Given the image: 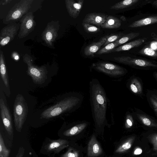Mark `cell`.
Returning <instances> with one entry per match:
<instances>
[{
  "mask_svg": "<svg viewBox=\"0 0 157 157\" xmlns=\"http://www.w3.org/2000/svg\"><path fill=\"white\" fill-rule=\"evenodd\" d=\"M90 101L95 127L96 130L102 131L108 124L106 118L107 97L98 79H93L90 82Z\"/></svg>",
  "mask_w": 157,
  "mask_h": 157,
  "instance_id": "cell-1",
  "label": "cell"
},
{
  "mask_svg": "<svg viewBox=\"0 0 157 157\" xmlns=\"http://www.w3.org/2000/svg\"><path fill=\"white\" fill-rule=\"evenodd\" d=\"M82 95L74 93L66 97L53 105L44 110L41 114L42 118L49 119L57 116L78 107L82 100Z\"/></svg>",
  "mask_w": 157,
  "mask_h": 157,
  "instance_id": "cell-2",
  "label": "cell"
},
{
  "mask_svg": "<svg viewBox=\"0 0 157 157\" xmlns=\"http://www.w3.org/2000/svg\"><path fill=\"white\" fill-rule=\"evenodd\" d=\"M27 104L22 95L18 94L13 105L14 121L16 129L21 132L26 120L28 113Z\"/></svg>",
  "mask_w": 157,
  "mask_h": 157,
  "instance_id": "cell-3",
  "label": "cell"
},
{
  "mask_svg": "<svg viewBox=\"0 0 157 157\" xmlns=\"http://www.w3.org/2000/svg\"><path fill=\"white\" fill-rule=\"evenodd\" d=\"M33 0H21L16 3L3 19V23L6 25L16 23L28 12Z\"/></svg>",
  "mask_w": 157,
  "mask_h": 157,
  "instance_id": "cell-4",
  "label": "cell"
},
{
  "mask_svg": "<svg viewBox=\"0 0 157 157\" xmlns=\"http://www.w3.org/2000/svg\"><path fill=\"white\" fill-rule=\"evenodd\" d=\"M23 58L27 66V74L31 77L33 82L38 84H43L47 77L48 71L46 67H38L33 65L32 57L27 54L23 56Z\"/></svg>",
  "mask_w": 157,
  "mask_h": 157,
  "instance_id": "cell-5",
  "label": "cell"
},
{
  "mask_svg": "<svg viewBox=\"0 0 157 157\" xmlns=\"http://www.w3.org/2000/svg\"><path fill=\"white\" fill-rule=\"evenodd\" d=\"M92 67L95 70L111 76H119L125 72L123 67L107 62L94 63L92 64Z\"/></svg>",
  "mask_w": 157,
  "mask_h": 157,
  "instance_id": "cell-6",
  "label": "cell"
},
{
  "mask_svg": "<svg viewBox=\"0 0 157 157\" xmlns=\"http://www.w3.org/2000/svg\"><path fill=\"white\" fill-rule=\"evenodd\" d=\"M59 26V21L49 22L41 34L42 40L51 48H53V43L58 36Z\"/></svg>",
  "mask_w": 157,
  "mask_h": 157,
  "instance_id": "cell-7",
  "label": "cell"
},
{
  "mask_svg": "<svg viewBox=\"0 0 157 157\" xmlns=\"http://www.w3.org/2000/svg\"><path fill=\"white\" fill-rule=\"evenodd\" d=\"M36 25L33 13L28 12L20 20L18 37L22 39L26 37L34 29Z\"/></svg>",
  "mask_w": 157,
  "mask_h": 157,
  "instance_id": "cell-8",
  "label": "cell"
},
{
  "mask_svg": "<svg viewBox=\"0 0 157 157\" xmlns=\"http://www.w3.org/2000/svg\"><path fill=\"white\" fill-rule=\"evenodd\" d=\"M20 29L19 23L9 24L3 27L0 33V44L4 46L13 40Z\"/></svg>",
  "mask_w": 157,
  "mask_h": 157,
  "instance_id": "cell-9",
  "label": "cell"
},
{
  "mask_svg": "<svg viewBox=\"0 0 157 157\" xmlns=\"http://www.w3.org/2000/svg\"><path fill=\"white\" fill-rule=\"evenodd\" d=\"M114 59L118 62L131 66L157 67V65L150 61L143 59L134 58L129 56L115 57Z\"/></svg>",
  "mask_w": 157,
  "mask_h": 157,
  "instance_id": "cell-10",
  "label": "cell"
},
{
  "mask_svg": "<svg viewBox=\"0 0 157 157\" xmlns=\"http://www.w3.org/2000/svg\"><path fill=\"white\" fill-rule=\"evenodd\" d=\"M0 109L1 118L4 127L10 135H13L12 121L9 110L3 99H0Z\"/></svg>",
  "mask_w": 157,
  "mask_h": 157,
  "instance_id": "cell-11",
  "label": "cell"
},
{
  "mask_svg": "<svg viewBox=\"0 0 157 157\" xmlns=\"http://www.w3.org/2000/svg\"><path fill=\"white\" fill-rule=\"evenodd\" d=\"M103 151L95 135H93L88 143L87 157H99L102 155Z\"/></svg>",
  "mask_w": 157,
  "mask_h": 157,
  "instance_id": "cell-12",
  "label": "cell"
},
{
  "mask_svg": "<svg viewBox=\"0 0 157 157\" xmlns=\"http://www.w3.org/2000/svg\"><path fill=\"white\" fill-rule=\"evenodd\" d=\"M108 15L99 13H91L87 14L82 21L83 23H86L95 25L98 28L105 21Z\"/></svg>",
  "mask_w": 157,
  "mask_h": 157,
  "instance_id": "cell-13",
  "label": "cell"
},
{
  "mask_svg": "<svg viewBox=\"0 0 157 157\" xmlns=\"http://www.w3.org/2000/svg\"><path fill=\"white\" fill-rule=\"evenodd\" d=\"M65 5L69 15L73 18L79 16L82 8L84 0H65Z\"/></svg>",
  "mask_w": 157,
  "mask_h": 157,
  "instance_id": "cell-14",
  "label": "cell"
},
{
  "mask_svg": "<svg viewBox=\"0 0 157 157\" xmlns=\"http://www.w3.org/2000/svg\"><path fill=\"white\" fill-rule=\"evenodd\" d=\"M69 144V142L67 140L60 139L51 140L45 147L48 151L58 153L65 148L68 147Z\"/></svg>",
  "mask_w": 157,
  "mask_h": 157,
  "instance_id": "cell-15",
  "label": "cell"
},
{
  "mask_svg": "<svg viewBox=\"0 0 157 157\" xmlns=\"http://www.w3.org/2000/svg\"><path fill=\"white\" fill-rule=\"evenodd\" d=\"M106 36L101 38L97 42H93L86 46L84 50V54L87 56H93L105 44Z\"/></svg>",
  "mask_w": 157,
  "mask_h": 157,
  "instance_id": "cell-16",
  "label": "cell"
},
{
  "mask_svg": "<svg viewBox=\"0 0 157 157\" xmlns=\"http://www.w3.org/2000/svg\"><path fill=\"white\" fill-rule=\"evenodd\" d=\"M146 39L145 38L139 39L124 44L116 48L111 52L128 50L133 48L138 47L142 44Z\"/></svg>",
  "mask_w": 157,
  "mask_h": 157,
  "instance_id": "cell-17",
  "label": "cell"
},
{
  "mask_svg": "<svg viewBox=\"0 0 157 157\" xmlns=\"http://www.w3.org/2000/svg\"><path fill=\"white\" fill-rule=\"evenodd\" d=\"M87 125V124L86 122L77 124L65 131L63 134L68 137L76 136L84 131Z\"/></svg>",
  "mask_w": 157,
  "mask_h": 157,
  "instance_id": "cell-18",
  "label": "cell"
},
{
  "mask_svg": "<svg viewBox=\"0 0 157 157\" xmlns=\"http://www.w3.org/2000/svg\"><path fill=\"white\" fill-rule=\"evenodd\" d=\"M67 151L60 157H82L84 149L76 144L75 146H69Z\"/></svg>",
  "mask_w": 157,
  "mask_h": 157,
  "instance_id": "cell-19",
  "label": "cell"
},
{
  "mask_svg": "<svg viewBox=\"0 0 157 157\" xmlns=\"http://www.w3.org/2000/svg\"><path fill=\"white\" fill-rule=\"evenodd\" d=\"M121 25V20L117 17L112 15L107 17L105 22L101 27L103 29H114L119 28Z\"/></svg>",
  "mask_w": 157,
  "mask_h": 157,
  "instance_id": "cell-20",
  "label": "cell"
},
{
  "mask_svg": "<svg viewBox=\"0 0 157 157\" xmlns=\"http://www.w3.org/2000/svg\"><path fill=\"white\" fill-rule=\"evenodd\" d=\"M157 23V16H153L136 21L131 24L129 27L137 28Z\"/></svg>",
  "mask_w": 157,
  "mask_h": 157,
  "instance_id": "cell-21",
  "label": "cell"
},
{
  "mask_svg": "<svg viewBox=\"0 0 157 157\" xmlns=\"http://www.w3.org/2000/svg\"><path fill=\"white\" fill-rule=\"evenodd\" d=\"M0 66L1 77L5 86L8 87L9 86L8 78L5 60L3 52L1 50H0Z\"/></svg>",
  "mask_w": 157,
  "mask_h": 157,
  "instance_id": "cell-22",
  "label": "cell"
},
{
  "mask_svg": "<svg viewBox=\"0 0 157 157\" xmlns=\"http://www.w3.org/2000/svg\"><path fill=\"white\" fill-rule=\"evenodd\" d=\"M138 0H125L118 2L110 7L112 10H119L131 6L139 2Z\"/></svg>",
  "mask_w": 157,
  "mask_h": 157,
  "instance_id": "cell-23",
  "label": "cell"
},
{
  "mask_svg": "<svg viewBox=\"0 0 157 157\" xmlns=\"http://www.w3.org/2000/svg\"><path fill=\"white\" fill-rule=\"evenodd\" d=\"M130 89L135 94H140L142 93V85L140 82L136 78L131 80L130 84Z\"/></svg>",
  "mask_w": 157,
  "mask_h": 157,
  "instance_id": "cell-24",
  "label": "cell"
},
{
  "mask_svg": "<svg viewBox=\"0 0 157 157\" xmlns=\"http://www.w3.org/2000/svg\"><path fill=\"white\" fill-rule=\"evenodd\" d=\"M139 35L140 33H131L125 34L122 37L116 41L118 47L137 37Z\"/></svg>",
  "mask_w": 157,
  "mask_h": 157,
  "instance_id": "cell-25",
  "label": "cell"
},
{
  "mask_svg": "<svg viewBox=\"0 0 157 157\" xmlns=\"http://www.w3.org/2000/svg\"><path fill=\"white\" fill-rule=\"evenodd\" d=\"M118 47L116 41L110 43L100 49L96 53L98 55H101L111 52L115 48Z\"/></svg>",
  "mask_w": 157,
  "mask_h": 157,
  "instance_id": "cell-26",
  "label": "cell"
},
{
  "mask_svg": "<svg viewBox=\"0 0 157 157\" xmlns=\"http://www.w3.org/2000/svg\"><path fill=\"white\" fill-rule=\"evenodd\" d=\"M137 116L139 119L144 125L147 126H156V123L148 117L143 114H138Z\"/></svg>",
  "mask_w": 157,
  "mask_h": 157,
  "instance_id": "cell-27",
  "label": "cell"
},
{
  "mask_svg": "<svg viewBox=\"0 0 157 157\" xmlns=\"http://www.w3.org/2000/svg\"><path fill=\"white\" fill-rule=\"evenodd\" d=\"M10 150L8 149L4 144L1 133H0V157H9Z\"/></svg>",
  "mask_w": 157,
  "mask_h": 157,
  "instance_id": "cell-28",
  "label": "cell"
},
{
  "mask_svg": "<svg viewBox=\"0 0 157 157\" xmlns=\"http://www.w3.org/2000/svg\"><path fill=\"white\" fill-rule=\"evenodd\" d=\"M125 34L122 33L111 34L106 36V40L103 45L104 46L116 41Z\"/></svg>",
  "mask_w": 157,
  "mask_h": 157,
  "instance_id": "cell-29",
  "label": "cell"
},
{
  "mask_svg": "<svg viewBox=\"0 0 157 157\" xmlns=\"http://www.w3.org/2000/svg\"><path fill=\"white\" fill-rule=\"evenodd\" d=\"M82 25L84 31L87 33H96L99 32L101 30L99 28L88 23H82Z\"/></svg>",
  "mask_w": 157,
  "mask_h": 157,
  "instance_id": "cell-30",
  "label": "cell"
},
{
  "mask_svg": "<svg viewBox=\"0 0 157 157\" xmlns=\"http://www.w3.org/2000/svg\"><path fill=\"white\" fill-rule=\"evenodd\" d=\"M139 53L143 55L157 57V52L151 48H144L139 52Z\"/></svg>",
  "mask_w": 157,
  "mask_h": 157,
  "instance_id": "cell-31",
  "label": "cell"
},
{
  "mask_svg": "<svg viewBox=\"0 0 157 157\" xmlns=\"http://www.w3.org/2000/svg\"><path fill=\"white\" fill-rule=\"evenodd\" d=\"M133 121L132 116L130 115H128L126 120V127L127 128H129L131 127L133 125Z\"/></svg>",
  "mask_w": 157,
  "mask_h": 157,
  "instance_id": "cell-32",
  "label": "cell"
},
{
  "mask_svg": "<svg viewBox=\"0 0 157 157\" xmlns=\"http://www.w3.org/2000/svg\"><path fill=\"white\" fill-rule=\"evenodd\" d=\"M25 153V149L23 147H19L18 152L15 157H23Z\"/></svg>",
  "mask_w": 157,
  "mask_h": 157,
  "instance_id": "cell-33",
  "label": "cell"
},
{
  "mask_svg": "<svg viewBox=\"0 0 157 157\" xmlns=\"http://www.w3.org/2000/svg\"><path fill=\"white\" fill-rule=\"evenodd\" d=\"M150 102L154 109H157V101H156L152 97L150 98Z\"/></svg>",
  "mask_w": 157,
  "mask_h": 157,
  "instance_id": "cell-34",
  "label": "cell"
},
{
  "mask_svg": "<svg viewBox=\"0 0 157 157\" xmlns=\"http://www.w3.org/2000/svg\"><path fill=\"white\" fill-rule=\"evenodd\" d=\"M12 0H1L0 1V5L3 6L10 3Z\"/></svg>",
  "mask_w": 157,
  "mask_h": 157,
  "instance_id": "cell-35",
  "label": "cell"
},
{
  "mask_svg": "<svg viewBox=\"0 0 157 157\" xmlns=\"http://www.w3.org/2000/svg\"><path fill=\"white\" fill-rule=\"evenodd\" d=\"M151 48L153 49H157V42H153L151 44Z\"/></svg>",
  "mask_w": 157,
  "mask_h": 157,
  "instance_id": "cell-36",
  "label": "cell"
},
{
  "mask_svg": "<svg viewBox=\"0 0 157 157\" xmlns=\"http://www.w3.org/2000/svg\"><path fill=\"white\" fill-rule=\"evenodd\" d=\"M142 153V150L140 148L136 149L134 152V154L136 155H140Z\"/></svg>",
  "mask_w": 157,
  "mask_h": 157,
  "instance_id": "cell-37",
  "label": "cell"
},
{
  "mask_svg": "<svg viewBox=\"0 0 157 157\" xmlns=\"http://www.w3.org/2000/svg\"><path fill=\"white\" fill-rule=\"evenodd\" d=\"M152 4L153 5L157 7V0L152 2Z\"/></svg>",
  "mask_w": 157,
  "mask_h": 157,
  "instance_id": "cell-38",
  "label": "cell"
},
{
  "mask_svg": "<svg viewBox=\"0 0 157 157\" xmlns=\"http://www.w3.org/2000/svg\"><path fill=\"white\" fill-rule=\"evenodd\" d=\"M120 19L121 20H122L123 21H125V17H124L123 16H121L120 17Z\"/></svg>",
  "mask_w": 157,
  "mask_h": 157,
  "instance_id": "cell-39",
  "label": "cell"
},
{
  "mask_svg": "<svg viewBox=\"0 0 157 157\" xmlns=\"http://www.w3.org/2000/svg\"><path fill=\"white\" fill-rule=\"evenodd\" d=\"M152 97L156 100L157 101V96L156 95H153Z\"/></svg>",
  "mask_w": 157,
  "mask_h": 157,
  "instance_id": "cell-40",
  "label": "cell"
},
{
  "mask_svg": "<svg viewBox=\"0 0 157 157\" xmlns=\"http://www.w3.org/2000/svg\"><path fill=\"white\" fill-rule=\"evenodd\" d=\"M153 38L156 40H157V36H154Z\"/></svg>",
  "mask_w": 157,
  "mask_h": 157,
  "instance_id": "cell-41",
  "label": "cell"
},
{
  "mask_svg": "<svg viewBox=\"0 0 157 157\" xmlns=\"http://www.w3.org/2000/svg\"><path fill=\"white\" fill-rule=\"evenodd\" d=\"M155 78L157 79V73H155Z\"/></svg>",
  "mask_w": 157,
  "mask_h": 157,
  "instance_id": "cell-42",
  "label": "cell"
},
{
  "mask_svg": "<svg viewBox=\"0 0 157 157\" xmlns=\"http://www.w3.org/2000/svg\"><path fill=\"white\" fill-rule=\"evenodd\" d=\"M154 111L156 112V114H157V109H154Z\"/></svg>",
  "mask_w": 157,
  "mask_h": 157,
  "instance_id": "cell-43",
  "label": "cell"
},
{
  "mask_svg": "<svg viewBox=\"0 0 157 157\" xmlns=\"http://www.w3.org/2000/svg\"><path fill=\"white\" fill-rule=\"evenodd\" d=\"M156 141H157V137H156Z\"/></svg>",
  "mask_w": 157,
  "mask_h": 157,
  "instance_id": "cell-44",
  "label": "cell"
}]
</instances>
